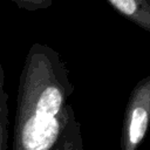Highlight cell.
I'll return each mask as SVG.
<instances>
[{"label": "cell", "instance_id": "6da1fadb", "mask_svg": "<svg viewBox=\"0 0 150 150\" xmlns=\"http://www.w3.org/2000/svg\"><path fill=\"white\" fill-rule=\"evenodd\" d=\"M69 70L52 47L30 46L19 79L13 150H52L74 112Z\"/></svg>", "mask_w": 150, "mask_h": 150}, {"label": "cell", "instance_id": "7a4b0ae2", "mask_svg": "<svg viewBox=\"0 0 150 150\" xmlns=\"http://www.w3.org/2000/svg\"><path fill=\"white\" fill-rule=\"evenodd\" d=\"M150 125V75L139 80L132 88L123 115L121 150H137Z\"/></svg>", "mask_w": 150, "mask_h": 150}, {"label": "cell", "instance_id": "3957f363", "mask_svg": "<svg viewBox=\"0 0 150 150\" xmlns=\"http://www.w3.org/2000/svg\"><path fill=\"white\" fill-rule=\"evenodd\" d=\"M117 13L150 33V0H107Z\"/></svg>", "mask_w": 150, "mask_h": 150}, {"label": "cell", "instance_id": "277c9868", "mask_svg": "<svg viewBox=\"0 0 150 150\" xmlns=\"http://www.w3.org/2000/svg\"><path fill=\"white\" fill-rule=\"evenodd\" d=\"M52 150H84L81 134V124L73 112Z\"/></svg>", "mask_w": 150, "mask_h": 150}, {"label": "cell", "instance_id": "5b68a950", "mask_svg": "<svg viewBox=\"0 0 150 150\" xmlns=\"http://www.w3.org/2000/svg\"><path fill=\"white\" fill-rule=\"evenodd\" d=\"M8 144V95L5 88V70L0 59V150Z\"/></svg>", "mask_w": 150, "mask_h": 150}, {"label": "cell", "instance_id": "8992f818", "mask_svg": "<svg viewBox=\"0 0 150 150\" xmlns=\"http://www.w3.org/2000/svg\"><path fill=\"white\" fill-rule=\"evenodd\" d=\"M13 2L19 8H23L26 11L46 9L52 5L50 0H13Z\"/></svg>", "mask_w": 150, "mask_h": 150}]
</instances>
